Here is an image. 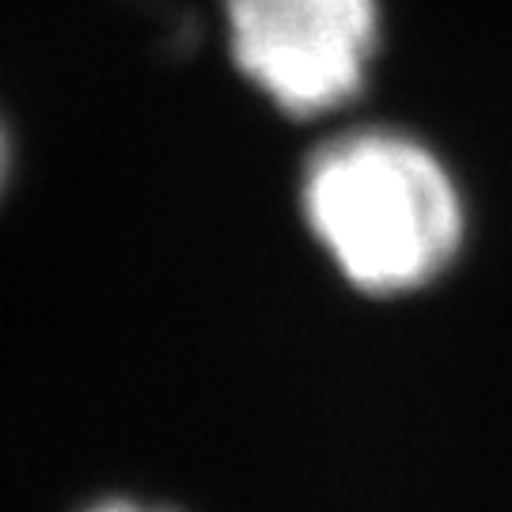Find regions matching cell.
Masks as SVG:
<instances>
[{
    "instance_id": "cell-1",
    "label": "cell",
    "mask_w": 512,
    "mask_h": 512,
    "mask_svg": "<svg viewBox=\"0 0 512 512\" xmlns=\"http://www.w3.org/2000/svg\"><path fill=\"white\" fill-rule=\"evenodd\" d=\"M300 213L338 274L372 296L433 285L467 232L448 164L418 137L387 126L319 141L300 175Z\"/></svg>"
},
{
    "instance_id": "cell-2",
    "label": "cell",
    "mask_w": 512,
    "mask_h": 512,
    "mask_svg": "<svg viewBox=\"0 0 512 512\" xmlns=\"http://www.w3.org/2000/svg\"><path fill=\"white\" fill-rule=\"evenodd\" d=\"M236 69L289 118H323L365 92L380 0H220Z\"/></svg>"
},
{
    "instance_id": "cell-3",
    "label": "cell",
    "mask_w": 512,
    "mask_h": 512,
    "mask_svg": "<svg viewBox=\"0 0 512 512\" xmlns=\"http://www.w3.org/2000/svg\"><path fill=\"white\" fill-rule=\"evenodd\" d=\"M8 179H12V137H8L4 118H0V198L8 190Z\"/></svg>"
},
{
    "instance_id": "cell-4",
    "label": "cell",
    "mask_w": 512,
    "mask_h": 512,
    "mask_svg": "<svg viewBox=\"0 0 512 512\" xmlns=\"http://www.w3.org/2000/svg\"><path fill=\"white\" fill-rule=\"evenodd\" d=\"M88 512H171V509H145V505H133V501H103Z\"/></svg>"
}]
</instances>
